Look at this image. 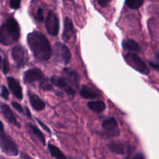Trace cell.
Masks as SVG:
<instances>
[{
  "instance_id": "24",
  "label": "cell",
  "mask_w": 159,
  "mask_h": 159,
  "mask_svg": "<svg viewBox=\"0 0 159 159\" xmlns=\"http://www.w3.org/2000/svg\"><path fill=\"white\" fill-rule=\"evenodd\" d=\"M20 2H21V0H10L9 6L12 9H18L20 7Z\"/></svg>"
},
{
  "instance_id": "8",
  "label": "cell",
  "mask_w": 159,
  "mask_h": 159,
  "mask_svg": "<svg viewBox=\"0 0 159 159\" xmlns=\"http://www.w3.org/2000/svg\"><path fill=\"white\" fill-rule=\"evenodd\" d=\"M109 149L113 153L116 155H127L131 154L134 152V148L132 147L129 143L125 141H114L109 144Z\"/></svg>"
},
{
  "instance_id": "33",
  "label": "cell",
  "mask_w": 159,
  "mask_h": 159,
  "mask_svg": "<svg viewBox=\"0 0 159 159\" xmlns=\"http://www.w3.org/2000/svg\"><path fill=\"white\" fill-rule=\"evenodd\" d=\"M3 129H4V126H3V124L0 120V131H3Z\"/></svg>"
},
{
  "instance_id": "11",
  "label": "cell",
  "mask_w": 159,
  "mask_h": 159,
  "mask_svg": "<svg viewBox=\"0 0 159 159\" xmlns=\"http://www.w3.org/2000/svg\"><path fill=\"white\" fill-rule=\"evenodd\" d=\"M43 79V73L39 68H31L25 71L23 75V82L26 84L42 81Z\"/></svg>"
},
{
  "instance_id": "21",
  "label": "cell",
  "mask_w": 159,
  "mask_h": 159,
  "mask_svg": "<svg viewBox=\"0 0 159 159\" xmlns=\"http://www.w3.org/2000/svg\"><path fill=\"white\" fill-rule=\"evenodd\" d=\"M48 149H49L50 153H51V156H52L53 158H55L57 159L66 158V156H65V155L62 153L61 151L58 148L56 147L55 145L49 144H48Z\"/></svg>"
},
{
  "instance_id": "13",
  "label": "cell",
  "mask_w": 159,
  "mask_h": 159,
  "mask_svg": "<svg viewBox=\"0 0 159 159\" xmlns=\"http://www.w3.org/2000/svg\"><path fill=\"white\" fill-rule=\"evenodd\" d=\"M0 110H1L2 113L4 116V117L9 121L10 124H13V125L16 126V127H20V125L19 124V123L17 122V120L16 118L15 114L13 113V112L12 111L10 108L9 107V106L6 105L5 103H1L0 104Z\"/></svg>"
},
{
  "instance_id": "14",
  "label": "cell",
  "mask_w": 159,
  "mask_h": 159,
  "mask_svg": "<svg viewBox=\"0 0 159 159\" xmlns=\"http://www.w3.org/2000/svg\"><path fill=\"white\" fill-rule=\"evenodd\" d=\"M28 97H29L30 102L31 104V107H33L36 111H41L45 108V103L38 96H37L34 93L28 92Z\"/></svg>"
},
{
  "instance_id": "9",
  "label": "cell",
  "mask_w": 159,
  "mask_h": 159,
  "mask_svg": "<svg viewBox=\"0 0 159 159\" xmlns=\"http://www.w3.org/2000/svg\"><path fill=\"white\" fill-rule=\"evenodd\" d=\"M45 26L48 34L51 36L57 35L59 32V20L57 15L53 11H49L45 21Z\"/></svg>"
},
{
  "instance_id": "31",
  "label": "cell",
  "mask_w": 159,
  "mask_h": 159,
  "mask_svg": "<svg viewBox=\"0 0 159 159\" xmlns=\"http://www.w3.org/2000/svg\"><path fill=\"white\" fill-rule=\"evenodd\" d=\"M149 65H150V66L152 67V68H153L154 69H155L156 71H159V65H158V64H155L152 61H149Z\"/></svg>"
},
{
  "instance_id": "32",
  "label": "cell",
  "mask_w": 159,
  "mask_h": 159,
  "mask_svg": "<svg viewBox=\"0 0 159 159\" xmlns=\"http://www.w3.org/2000/svg\"><path fill=\"white\" fill-rule=\"evenodd\" d=\"M26 114H27L28 117H31V113H30L29 110H28L27 107H26Z\"/></svg>"
},
{
  "instance_id": "1",
  "label": "cell",
  "mask_w": 159,
  "mask_h": 159,
  "mask_svg": "<svg viewBox=\"0 0 159 159\" xmlns=\"http://www.w3.org/2000/svg\"><path fill=\"white\" fill-rule=\"evenodd\" d=\"M27 43L34 57L40 61H46L52 55V48L47 37L38 31H33L27 35Z\"/></svg>"
},
{
  "instance_id": "36",
  "label": "cell",
  "mask_w": 159,
  "mask_h": 159,
  "mask_svg": "<svg viewBox=\"0 0 159 159\" xmlns=\"http://www.w3.org/2000/svg\"><path fill=\"white\" fill-rule=\"evenodd\" d=\"M2 57H1V56H0V68H1V65H2Z\"/></svg>"
},
{
  "instance_id": "35",
  "label": "cell",
  "mask_w": 159,
  "mask_h": 159,
  "mask_svg": "<svg viewBox=\"0 0 159 159\" xmlns=\"http://www.w3.org/2000/svg\"><path fill=\"white\" fill-rule=\"evenodd\" d=\"M156 58H157V61L159 62V51L157 53V54H156Z\"/></svg>"
},
{
  "instance_id": "29",
  "label": "cell",
  "mask_w": 159,
  "mask_h": 159,
  "mask_svg": "<svg viewBox=\"0 0 159 159\" xmlns=\"http://www.w3.org/2000/svg\"><path fill=\"white\" fill-rule=\"evenodd\" d=\"M96 1L102 7H106V6H108V4L111 2V0H96Z\"/></svg>"
},
{
  "instance_id": "28",
  "label": "cell",
  "mask_w": 159,
  "mask_h": 159,
  "mask_svg": "<svg viewBox=\"0 0 159 159\" xmlns=\"http://www.w3.org/2000/svg\"><path fill=\"white\" fill-rule=\"evenodd\" d=\"M37 19L39 21H43V12L41 8H39L37 12Z\"/></svg>"
},
{
  "instance_id": "30",
  "label": "cell",
  "mask_w": 159,
  "mask_h": 159,
  "mask_svg": "<svg viewBox=\"0 0 159 159\" xmlns=\"http://www.w3.org/2000/svg\"><path fill=\"white\" fill-rule=\"evenodd\" d=\"M36 120H37V122H38V124H40V125L41 126V127H43V128L44 129V130H46V131L48 132V133H49V134H51V130H50V129H48V127H47L46 125H44V124H43V123H42L41 121L40 120H39V119H37H37H36Z\"/></svg>"
},
{
  "instance_id": "23",
  "label": "cell",
  "mask_w": 159,
  "mask_h": 159,
  "mask_svg": "<svg viewBox=\"0 0 159 159\" xmlns=\"http://www.w3.org/2000/svg\"><path fill=\"white\" fill-rule=\"evenodd\" d=\"M52 82H49L48 79H43V80L41 81L40 82V87L43 90H47V91H49V90H52L53 87H52Z\"/></svg>"
},
{
  "instance_id": "20",
  "label": "cell",
  "mask_w": 159,
  "mask_h": 159,
  "mask_svg": "<svg viewBox=\"0 0 159 159\" xmlns=\"http://www.w3.org/2000/svg\"><path fill=\"white\" fill-rule=\"evenodd\" d=\"M123 48L124 50H127L129 51H133V52H138L140 51V47L138 42L135 41L132 39H128L124 41L123 43Z\"/></svg>"
},
{
  "instance_id": "6",
  "label": "cell",
  "mask_w": 159,
  "mask_h": 159,
  "mask_svg": "<svg viewBox=\"0 0 159 159\" xmlns=\"http://www.w3.org/2000/svg\"><path fill=\"white\" fill-rule=\"evenodd\" d=\"M12 57L18 68L24 66L28 61V52L22 46H16L12 50Z\"/></svg>"
},
{
  "instance_id": "17",
  "label": "cell",
  "mask_w": 159,
  "mask_h": 159,
  "mask_svg": "<svg viewBox=\"0 0 159 159\" xmlns=\"http://www.w3.org/2000/svg\"><path fill=\"white\" fill-rule=\"evenodd\" d=\"M80 95L85 99H96L100 96L98 92L87 85H82L80 90Z\"/></svg>"
},
{
  "instance_id": "16",
  "label": "cell",
  "mask_w": 159,
  "mask_h": 159,
  "mask_svg": "<svg viewBox=\"0 0 159 159\" xmlns=\"http://www.w3.org/2000/svg\"><path fill=\"white\" fill-rule=\"evenodd\" d=\"M63 75L65 79L68 80L70 83L74 85L75 87L79 86V77L78 73L75 70L71 69V68H65L63 70Z\"/></svg>"
},
{
  "instance_id": "26",
  "label": "cell",
  "mask_w": 159,
  "mask_h": 159,
  "mask_svg": "<svg viewBox=\"0 0 159 159\" xmlns=\"http://www.w3.org/2000/svg\"><path fill=\"white\" fill-rule=\"evenodd\" d=\"M9 91H8V89H6V86H4L3 85L2 87V92H1V96L4 99H6V100H7L8 99H9Z\"/></svg>"
},
{
  "instance_id": "18",
  "label": "cell",
  "mask_w": 159,
  "mask_h": 159,
  "mask_svg": "<svg viewBox=\"0 0 159 159\" xmlns=\"http://www.w3.org/2000/svg\"><path fill=\"white\" fill-rule=\"evenodd\" d=\"M27 128L33 136L35 137V138H37L39 141H40V143H42L43 144H45L44 136H43V134H42V132L40 131V130H39L37 127H35V126H34L33 124H28Z\"/></svg>"
},
{
  "instance_id": "19",
  "label": "cell",
  "mask_w": 159,
  "mask_h": 159,
  "mask_svg": "<svg viewBox=\"0 0 159 159\" xmlns=\"http://www.w3.org/2000/svg\"><path fill=\"white\" fill-rule=\"evenodd\" d=\"M88 107L95 113H102L105 110L106 104L102 101H92L88 102Z\"/></svg>"
},
{
  "instance_id": "25",
  "label": "cell",
  "mask_w": 159,
  "mask_h": 159,
  "mask_svg": "<svg viewBox=\"0 0 159 159\" xmlns=\"http://www.w3.org/2000/svg\"><path fill=\"white\" fill-rule=\"evenodd\" d=\"M9 61L6 58H5L3 60L2 62V71L4 74H7L9 72Z\"/></svg>"
},
{
  "instance_id": "2",
  "label": "cell",
  "mask_w": 159,
  "mask_h": 159,
  "mask_svg": "<svg viewBox=\"0 0 159 159\" xmlns=\"http://www.w3.org/2000/svg\"><path fill=\"white\" fill-rule=\"evenodd\" d=\"M20 25L13 18H9L0 27V43L9 46L20 38Z\"/></svg>"
},
{
  "instance_id": "3",
  "label": "cell",
  "mask_w": 159,
  "mask_h": 159,
  "mask_svg": "<svg viewBox=\"0 0 159 159\" xmlns=\"http://www.w3.org/2000/svg\"><path fill=\"white\" fill-rule=\"evenodd\" d=\"M0 148L3 153L9 156L18 155V148L16 144L4 131H0Z\"/></svg>"
},
{
  "instance_id": "34",
  "label": "cell",
  "mask_w": 159,
  "mask_h": 159,
  "mask_svg": "<svg viewBox=\"0 0 159 159\" xmlns=\"http://www.w3.org/2000/svg\"><path fill=\"white\" fill-rule=\"evenodd\" d=\"M144 158V157L142 155H141V154H140V155H135V156H134V158Z\"/></svg>"
},
{
  "instance_id": "5",
  "label": "cell",
  "mask_w": 159,
  "mask_h": 159,
  "mask_svg": "<svg viewBox=\"0 0 159 159\" xmlns=\"http://www.w3.org/2000/svg\"><path fill=\"white\" fill-rule=\"evenodd\" d=\"M54 52H55V60L58 63L67 65L71 59V52L66 45L64 43L57 42L54 46Z\"/></svg>"
},
{
  "instance_id": "12",
  "label": "cell",
  "mask_w": 159,
  "mask_h": 159,
  "mask_svg": "<svg viewBox=\"0 0 159 159\" xmlns=\"http://www.w3.org/2000/svg\"><path fill=\"white\" fill-rule=\"evenodd\" d=\"M7 82L9 89L12 92L13 96L18 99L21 100L23 99V90H22V87L20 86L18 81L16 80L12 77H8Z\"/></svg>"
},
{
  "instance_id": "27",
  "label": "cell",
  "mask_w": 159,
  "mask_h": 159,
  "mask_svg": "<svg viewBox=\"0 0 159 159\" xmlns=\"http://www.w3.org/2000/svg\"><path fill=\"white\" fill-rule=\"evenodd\" d=\"M12 106L15 108V110H16L17 111L20 112V113H23V107H21L20 103L16 102H12Z\"/></svg>"
},
{
  "instance_id": "4",
  "label": "cell",
  "mask_w": 159,
  "mask_h": 159,
  "mask_svg": "<svg viewBox=\"0 0 159 159\" xmlns=\"http://www.w3.org/2000/svg\"><path fill=\"white\" fill-rule=\"evenodd\" d=\"M124 58L126 62L138 72L143 75H148L150 72L146 64L136 54L128 53L124 56Z\"/></svg>"
},
{
  "instance_id": "10",
  "label": "cell",
  "mask_w": 159,
  "mask_h": 159,
  "mask_svg": "<svg viewBox=\"0 0 159 159\" xmlns=\"http://www.w3.org/2000/svg\"><path fill=\"white\" fill-rule=\"evenodd\" d=\"M51 81L53 85H54L56 87L60 89L61 90L66 93L69 96L73 97L75 95V89H73L72 87L67 82L66 79H64V78L59 77V76H52L51 79Z\"/></svg>"
},
{
  "instance_id": "22",
  "label": "cell",
  "mask_w": 159,
  "mask_h": 159,
  "mask_svg": "<svg viewBox=\"0 0 159 159\" xmlns=\"http://www.w3.org/2000/svg\"><path fill=\"white\" fill-rule=\"evenodd\" d=\"M144 0H126V4L130 9H138L142 6Z\"/></svg>"
},
{
  "instance_id": "7",
  "label": "cell",
  "mask_w": 159,
  "mask_h": 159,
  "mask_svg": "<svg viewBox=\"0 0 159 159\" xmlns=\"http://www.w3.org/2000/svg\"><path fill=\"white\" fill-rule=\"evenodd\" d=\"M102 127L106 132L102 133L104 138H112L119 135L117 121L113 117L108 118L102 123Z\"/></svg>"
},
{
  "instance_id": "15",
  "label": "cell",
  "mask_w": 159,
  "mask_h": 159,
  "mask_svg": "<svg viewBox=\"0 0 159 159\" xmlns=\"http://www.w3.org/2000/svg\"><path fill=\"white\" fill-rule=\"evenodd\" d=\"M74 25H73L72 21L69 18L66 17L65 19V22H64V30L63 34H62V38H63L64 41H68L71 36L74 34Z\"/></svg>"
}]
</instances>
